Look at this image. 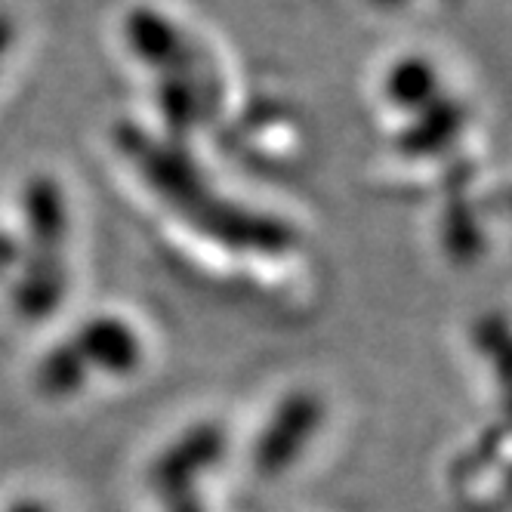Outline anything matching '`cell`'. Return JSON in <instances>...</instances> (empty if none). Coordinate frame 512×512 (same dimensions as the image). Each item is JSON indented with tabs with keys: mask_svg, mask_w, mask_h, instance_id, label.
<instances>
[{
	"mask_svg": "<svg viewBox=\"0 0 512 512\" xmlns=\"http://www.w3.org/2000/svg\"><path fill=\"white\" fill-rule=\"evenodd\" d=\"M142 361V340L121 318H93L75 337L53 346L34 371V386L47 398H68L84 389L87 377L130 374Z\"/></svg>",
	"mask_w": 512,
	"mask_h": 512,
	"instance_id": "cell-1",
	"label": "cell"
},
{
	"mask_svg": "<svg viewBox=\"0 0 512 512\" xmlns=\"http://www.w3.org/2000/svg\"><path fill=\"white\" fill-rule=\"evenodd\" d=\"M324 417H327V408L321 395L309 389L287 392L253 442V451H250L253 472L263 475V479H275V475L294 469L300 457L306 454V448L315 442L318 429L324 426Z\"/></svg>",
	"mask_w": 512,
	"mask_h": 512,
	"instance_id": "cell-2",
	"label": "cell"
},
{
	"mask_svg": "<svg viewBox=\"0 0 512 512\" xmlns=\"http://www.w3.org/2000/svg\"><path fill=\"white\" fill-rule=\"evenodd\" d=\"M223 445L226 435L219 426H195L158 457L152 485L167 512H207L198 497V475L219 460Z\"/></svg>",
	"mask_w": 512,
	"mask_h": 512,
	"instance_id": "cell-3",
	"label": "cell"
},
{
	"mask_svg": "<svg viewBox=\"0 0 512 512\" xmlns=\"http://www.w3.org/2000/svg\"><path fill=\"white\" fill-rule=\"evenodd\" d=\"M7 512H50V506L41 503V500H19V503H13Z\"/></svg>",
	"mask_w": 512,
	"mask_h": 512,
	"instance_id": "cell-4",
	"label": "cell"
}]
</instances>
